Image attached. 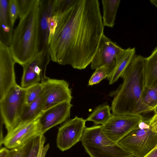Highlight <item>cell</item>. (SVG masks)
Wrapping results in <instances>:
<instances>
[{
  "mask_svg": "<svg viewBox=\"0 0 157 157\" xmlns=\"http://www.w3.org/2000/svg\"><path fill=\"white\" fill-rule=\"evenodd\" d=\"M57 24L48 39L51 60L78 70L91 64L104 33L98 0H78L63 12H55Z\"/></svg>",
  "mask_w": 157,
  "mask_h": 157,
  "instance_id": "obj_1",
  "label": "cell"
},
{
  "mask_svg": "<svg viewBox=\"0 0 157 157\" xmlns=\"http://www.w3.org/2000/svg\"><path fill=\"white\" fill-rule=\"evenodd\" d=\"M144 58L135 56L120 77L122 84L109 96L113 97L111 106L113 115L134 113L145 87Z\"/></svg>",
  "mask_w": 157,
  "mask_h": 157,
  "instance_id": "obj_2",
  "label": "cell"
},
{
  "mask_svg": "<svg viewBox=\"0 0 157 157\" xmlns=\"http://www.w3.org/2000/svg\"><path fill=\"white\" fill-rule=\"evenodd\" d=\"M40 0H33L30 9L20 19L14 30L10 49L16 63L22 66L39 52Z\"/></svg>",
  "mask_w": 157,
  "mask_h": 157,
  "instance_id": "obj_3",
  "label": "cell"
},
{
  "mask_svg": "<svg viewBox=\"0 0 157 157\" xmlns=\"http://www.w3.org/2000/svg\"><path fill=\"white\" fill-rule=\"evenodd\" d=\"M81 141L90 157H134L109 138L101 125L86 127Z\"/></svg>",
  "mask_w": 157,
  "mask_h": 157,
  "instance_id": "obj_4",
  "label": "cell"
},
{
  "mask_svg": "<svg viewBox=\"0 0 157 157\" xmlns=\"http://www.w3.org/2000/svg\"><path fill=\"white\" fill-rule=\"evenodd\" d=\"M135 157H144L154 149L157 144V133L144 119L117 142Z\"/></svg>",
  "mask_w": 157,
  "mask_h": 157,
  "instance_id": "obj_5",
  "label": "cell"
},
{
  "mask_svg": "<svg viewBox=\"0 0 157 157\" xmlns=\"http://www.w3.org/2000/svg\"><path fill=\"white\" fill-rule=\"evenodd\" d=\"M26 89L17 84L12 87L0 100L1 119L7 132L17 125L25 104Z\"/></svg>",
  "mask_w": 157,
  "mask_h": 157,
  "instance_id": "obj_6",
  "label": "cell"
},
{
  "mask_svg": "<svg viewBox=\"0 0 157 157\" xmlns=\"http://www.w3.org/2000/svg\"><path fill=\"white\" fill-rule=\"evenodd\" d=\"M124 49L104 33L91 63V68H102L109 76L114 71L118 57Z\"/></svg>",
  "mask_w": 157,
  "mask_h": 157,
  "instance_id": "obj_7",
  "label": "cell"
},
{
  "mask_svg": "<svg viewBox=\"0 0 157 157\" xmlns=\"http://www.w3.org/2000/svg\"><path fill=\"white\" fill-rule=\"evenodd\" d=\"M144 119L141 114L138 113L113 115L106 123L101 125L102 128L109 138L117 143L121 138L136 127Z\"/></svg>",
  "mask_w": 157,
  "mask_h": 157,
  "instance_id": "obj_8",
  "label": "cell"
},
{
  "mask_svg": "<svg viewBox=\"0 0 157 157\" xmlns=\"http://www.w3.org/2000/svg\"><path fill=\"white\" fill-rule=\"evenodd\" d=\"M86 121L82 118L76 116L59 128L56 144L60 151L67 150L81 141L86 128Z\"/></svg>",
  "mask_w": 157,
  "mask_h": 157,
  "instance_id": "obj_9",
  "label": "cell"
},
{
  "mask_svg": "<svg viewBox=\"0 0 157 157\" xmlns=\"http://www.w3.org/2000/svg\"><path fill=\"white\" fill-rule=\"evenodd\" d=\"M50 60L48 48H44L31 60L22 66L23 71L21 86L26 88L45 78L46 68Z\"/></svg>",
  "mask_w": 157,
  "mask_h": 157,
  "instance_id": "obj_10",
  "label": "cell"
},
{
  "mask_svg": "<svg viewBox=\"0 0 157 157\" xmlns=\"http://www.w3.org/2000/svg\"><path fill=\"white\" fill-rule=\"evenodd\" d=\"M42 134L38 119L19 123L7 134L0 143L11 149L24 145L30 140Z\"/></svg>",
  "mask_w": 157,
  "mask_h": 157,
  "instance_id": "obj_11",
  "label": "cell"
},
{
  "mask_svg": "<svg viewBox=\"0 0 157 157\" xmlns=\"http://www.w3.org/2000/svg\"><path fill=\"white\" fill-rule=\"evenodd\" d=\"M41 83L44 96V111L58 104L71 101L72 98L71 91L66 81L47 77L41 81Z\"/></svg>",
  "mask_w": 157,
  "mask_h": 157,
  "instance_id": "obj_12",
  "label": "cell"
},
{
  "mask_svg": "<svg viewBox=\"0 0 157 157\" xmlns=\"http://www.w3.org/2000/svg\"><path fill=\"white\" fill-rule=\"evenodd\" d=\"M15 63L10 47L0 40V100L12 87L17 84Z\"/></svg>",
  "mask_w": 157,
  "mask_h": 157,
  "instance_id": "obj_13",
  "label": "cell"
},
{
  "mask_svg": "<svg viewBox=\"0 0 157 157\" xmlns=\"http://www.w3.org/2000/svg\"><path fill=\"white\" fill-rule=\"evenodd\" d=\"M72 106L71 101H67L44 110L38 118L41 133L44 134L51 128L65 121L70 116Z\"/></svg>",
  "mask_w": 157,
  "mask_h": 157,
  "instance_id": "obj_14",
  "label": "cell"
},
{
  "mask_svg": "<svg viewBox=\"0 0 157 157\" xmlns=\"http://www.w3.org/2000/svg\"><path fill=\"white\" fill-rule=\"evenodd\" d=\"M56 0H40L39 52L48 48V19L52 16Z\"/></svg>",
  "mask_w": 157,
  "mask_h": 157,
  "instance_id": "obj_15",
  "label": "cell"
},
{
  "mask_svg": "<svg viewBox=\"0 0 157 157\" xmlns=\"http://www.w3.org/2000/svg\"><path fill=\"white\" fill-rule=\"evenodd\" d=\"M9 13V0H0V40L10 45L13 33Z\"/></svg>",
  "mask_w": 157,
  "mask_h": 157,
  "instance_id": "obj_16",
  "label": "cell"
},
{
  "mask_svg": "<svg viewBox=\"0 0 157 157\" xmlns=\"http://www.w3.org/2000/svg\"><path fill=\"white\" fill-rule=\"evenodd\" d=\"M44 103L43 88L41 93L35 100L28 104L25 105L17 124L38 119L44 111Z\"/></svg>",
  "mask_w": 157,
  "mask_h": 157,
  "instance_id": "obj_17",
  "label": "cell"
},
{
  "mask_svg": "<svg viewBox=\"0 0 157 157\" xmlns=\"http://www.w3.org/2000/svg\"><path fill=\"white\" fill-rule=\"evenodd\" d=\"M157 105V85L152 87H145L133 113L141 114L153 111Z\"/></svg>",
  "mask_w": 157,
  "mask_h": 157,
  "instance_id": "obj_18",
  "label": "cell"
},
{
  "mask_svg": "<svg viewBox=\"0 0 157 157\" xmlns=\"http://www.w3.org/2000/svg\"><path fill=\"white\" fill-rule=\"evenodd\" d=\"M135 48L124 49L117 59L116 67L112 74L107 78L110 85L116 82L128 66L135 56Z\"/></svg>",
  "mask_w": 157,
  "mask_h": 157,
  "instance_id": "obj_19",
  "label": "cell"
},
{
  "mask_svg": "<svg viewBox=\"0 0 157 157\" xmlns=\"http://www.w3.org/2000/svg\"><path fill=\"white\" fill-rule=\"evenodd\" d=\"M144 78L145 87L157 85V47L149 56L144 58Z\"/></svg>",
  "mask_w": 157,
  "mask_h": 157,
  "instance_id": "obj_20",
  "label": "cell"
},
{
  "mask_svg": "<svg viewBox=\"0 0 157 157\" xmlns=\"http://www.w3.org/2000/svg\"><path fill=\"white\" fill-rule=\"evenodd\" d=\"M120 0H102L103 24L104 26L112 28L115 25L117 10Z\"/></svg>",
  "mask_w": 157,
  "mask_h": 157,
  "instance_id": "obj_21",
  "label": "cell"
},
{
  "mask_svg": "<svg viewBox=\"0 0 157 157\" xmlns=\"http://www.w3.org/2000/svg\"><path fill=\"white\" fill-rule=\"evenodd\" d=\"M111 108L108 105H103L97 107L88 117L86 121L93 122L96 125H103L106 123L112 117L110 113Z\"/></svg>",
  "mask_w": 157,
  "mask_h": 157,
  "instance_id": "obj_22",
  "label": "cell"
},
{
  "mask_svg": "<svg viewBox=\"0 0 157 157\" xmlns=\"http://www.w3.org/2000/svg\"><path fill=\"white\" fill-rule=\"evenodd\" d=\"M43 88L41 82L36 83L25 88V104H28L35 100L41 93Z\"/></svg>",
  "mask_w": 157,
  "mask_h": 157,
  "instance_id": "obj_23",
  "label": "cell"
},
{
  "mask_svg": "<svg viewBox=\"0 0 157 157\" xmlns=\"http://www.w3.org/2000/svg\"><path fill=\"white\" fill-rule=\"evenodd\" d=\"M45 140L44 134H41L35 137L30 150L25 157H37L41 147L44 144Z\"/></svg>",
  "mask_w": 157,
  "mask_h": 157,
  "instance_id": "obj_24",
  "label": "cell"
},
{
  "mask_svg": "<svg viewBox=\"0 0 157 157\" xmlns=\"http://www.w3.org/2000/svg\"><path fill=\"white\" fill-rule=\"evenodd\" d=\"M33 139L23 145L10 149L8 157H25L30 150Z\"/></svg>",
  "mask_w": 157,
  "mask_h": 157,
  "instance_id": "obj_25",
  "label": "cell"
},
{
  "mask_svg": "<svg viewBox=\"0 0 157 157\" xmlns=\"http://www.w3.org/2000/svg\"><path fill=\"white\" fill-rule=\"evenodd\" d=\"M9 13L12 25L13 26L15 21L19 17V7L17 0H9Z\"/></svg>",
  "mask_w": 157,
  "mask_h": 157,
  "instance_id": "obj_26",
  "label": "cell"
},
{
  "mask_svg": "<svg viewBox=\"0 0 157 157\" xmlns=\"http://www.w3.org/2000/svg\"><path fill=\"white\" fill-rule=\"evenodd\" d=\"M105 71L101 68L95 70L88 82L89 86H92L99 83L101 81L107 78Z\"/></svg>",
  "mask_w": 157,
  "mask_h": 157,
  "instance_id": "obj_27",
  "label": "cell"
},
{
  "mask_svg": "<svg viewBox=\"0 0 157 157\" xmlns=\"http://www.w3.org/2000/svg\"><path fill=\"white\" fill-rule=\"evenodd\" d=\"M19 7V17L20 19L28 12L32 4L33 0H17Z\"/></svg>",
  "mask_w": 157,
  "mask_h": 157,
  "instance_id": "obj_28",
  "label": "cell"
},
{
  "mask_svg": "<svg viewBox=\"0 0 157 157\" xmlns=\"http://www.w3.org/2000/svg\"><path fill=\"white\" fill-rule=\"evenodd\" d=\"M148 121L153 130L157 133V113L155 114L152 117L148 119ZM156 147L157 144L155 148Z\"/></svg>",
  "mask_w": 157,
  "mask_h": 157,
  "instance_id": "obj_29",
  "label": "cell"
},
{
  "mask_svg": "<svg viewBox=\"0 0 157 157\" xmlns=\"http://www.w3.org/2000/svg\"><path fill=\"white\" fill-rule=\"evenodd\" d=\"M49 148V145L48 144L46 145H42L39 151L37 157H45L47 151Z\"/></svg>",
  "mask_w": 157,
  "mask_h": 157,
  "instance_id": "obj_30",
  "label": "cell"
},
{
  "mask_svg": "<svg viewBox=\"0 0 157 157\" xmlns=\"http://www.w3.org/2000/svg\"><path fill=\"white\" fill-rule=\"evenodd\" d=\"M6 147L1 148L0 149V157H8L10 150Z\"/></svg>",
  "mask_w": 157,
  "mask_h": 157,
  "instance_id": "obj_31",
  "label": "cell"
},
{
  "mask_svg": "<svg viewBox=\"0 0 157 157\" xmlns=\"http://www.w3.org/2000/svg\"><path fill=\"white\" fill-rule=\"evenodd\" d=\"M144 157H157V147L153 149Z\"/></svg>",
  "mask_w": 157,
  "mask_h": 157,
  "instance_id": "obj_32",
  "label": "cell"
},
{
  "mask_svg": "<svg viewBox=\"0 0 157 157\" xmlns=\"http://www.w3.org/2000/svg\"><path fill=\"white\" fill-rule=\"evenodd\" d=\"M150 2L157 8V0H150Z\"/></svg>",
  "mask_w": 157,
  "mask_h": 157,
  "instance_id": "obj_33",
  "label": "cell"
},
{
  "mask_svg": "<svg viewBox=\"0 0 157 157\" xmlns=\"http://www.w3.org/2000/svg\"><path fill=\"white\" fill-rule=\"evenodd\" d=\"M153 112L155 113V114L157 113V105L155 107Z\"/></svg>",
  "mask_w": 157,
  "mask_h": 157,
  "instance_id": "obj_34",
  "label": "cell"
}]
</instances>
